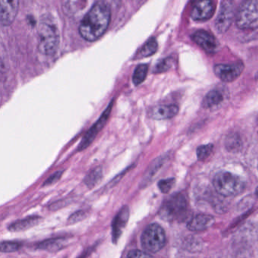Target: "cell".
<instances>
[{"mask_svg":"<svg viewBox=\"0 0 258 258\" xmlns=\"http://www.w3.org/2000/svg\"><path fill=\"white\" fill-rule=\"evenodd\" d=\"M178 112V107L175 104L156 106L151 109V117L156 120L171 119L174 117Z\"/></svg>","mask_w":258,"mask_h":258,"instance_id":"15","label":"cell"},{"mask_svg":"<svg viewBox=\"0 0 258 258\" xmlns=\"http://www.w3.org/2000/svg\"><path fill=\"white\" fill-rule=\"evenodd\" d=\"M172 65L173 58L168 57V58L164 59L156 65V68H154V73L160 74V73L166 72L171 68Z\"/></svg>","mask_w":258,"mask_h":258,"instance_id":"23","label":"cell"},{"mask_svg":"<svg viewBox=\"0 0 258 258\" xmlns=\"http://www.w3.org/2000/svg\"><path fill=\"white\" fill-rule=\"evenodd\" d=\"M224 99L222 94L218 90L211 91L204 97L202 101V106L204 108H212L215 106L219 105Z\"/></svg>","mask_w":258,"mask_h":258,"instance_id":"16","label":"cell"},{"mask_svg":"<svg viewBox=\"0 0 258 258\" xmlns=\"http://www.w3.org/2000/svg\"><path fill=\"white\" fill-rule=\"evenodd\" d=\"M214 146L212 144L201 145L197 149V156L199 160H204L209 157L211 153L213 151Z\"/></svg>","mask_w":258,"mask_h":258,"instance_id":"22","label":"cell"},{"mask_svg":"<svg viewBox=\"0 0 258 258\" xmlns=\"http://www.w3.org/2000/svg\"><path fill=\"white\" fill-rule=\"evenodd\" d=\"M255 194H256V196H257V197L258 198V187L257 188V189H256Z\"/></svg>","mask_w":258,"mask_h":258,"instance_id":"31","label":"cell"},{"mask_svg":"<svg viewBox=\"0 0 258 258\" xmlns=\"http://www.w3.org/2000/svg\"><path fill=\"white\" fill-rule=\"evenodd\" d=\"M127 258H154L148 253L139 251V250H133L130 251Z\"/></svg>","mask_w":258,"mask_h":258,"instance_id":"28","label":"cell"},{"mask_svg":"<svg viewBox=\"0 0 258 258\" xmlns=\"http://www.w3.org/2000/svg\"><path fill=\"white\" fill-rule=\"evenodd\" d=\"M101 1L105 2L107 3L109 6H115V5H118L120 3V0H101Z\"/></svg>","mask_w":258,"mask_h":258,"instance_id":"30","label":"cell"},{"mask_svg":"<svg viewBox=\"0 0 258 258\" xmlns=\"http://www.w3.org/2000/svg\"><path fill=\"white\" fill-rule=\"evenodd\" d=\"M215 223V218L209 215H198L192 218L187 224L191 231L199 232L207 230Z\"/></svg>","mask_w":258,"mask_h":258,"instance_id":"14","label":"cell"},{"mask_svg":"<svg viewBox=\"0 0 258 258\" xmlns=\"http://www.w3.org/2000/svg\"><path fill=\"white\" fill-rule=\"evenodd\" d=\"M187 212V201L182 194H176L170 197L162 205L159 215L168 221H180Z\"/></svg>","mask_w":258,"mask_h":258,"instance_id":"4","label":"cell"},{"mask_svg":"<svg viewBox=\"0 0 258 258\" xmlns=\"http://www.w3.org/2000/svg\"><path fill=\"white\" fill-rule=\"evenodd\" d=\"M80 217H83V212H77V213L74 214V215L71 216V219H72V222H74V221H80Z\"/></svg>","mask_w":258,"mask_h":258,"instance_id":"29","label":"cell"},{"mask_svg":"<svg viewBox=\"0 0 258 258\" xmlns=\"http://www.w3.org/2000/svg\"><path fill=\"white\" fill-rule=\"evenodd\" d=\"M19 0H1L0 20L3 26H9L15 21L18 14Z\"/></svg>","mask_w":258,"mask_h":258,"instance_id":"12","label":"cell"},{"mask_svg":"<svg viewBox=\"0 0 258 258\" xmlns=\"http://www.w3.org/2000/svg\"><path fill=\"white\" fill-rule=\"evenodd\" d=\"M39 220V218H38V217H31V218H27V219L17 221V222L14 223L11 225L9 230H12V231H21V230H27V229L36 225Z\"/></svg>","mask_w":258,"mask_h":258,"instance_id":"17","label":"cell"},{"mask_svg":"<svg viewBox=\"0 0 258 258\" xmlns=\"http://www.w3.org/2000/svg\"><path fill=\"white\" fill-rule=\"evenodd\" d=\"M214 186L218 194L224 197H233L242 194L245 189L243 180L228 171H220L214 177Z\"/></svg>","mask_w":258,"mask_h":258,"instance_id":"3","label":"cell"},{"mask_svg":"<svg viewBox=\"0 0 258 258\" xmlns=\"http://www.w3.org/2000/svg\"><path fill=\"white\" fill-rule=\"evenodd\" d=\"M114 100L111 101L110 104L108 106L106 110H105L104 113L101 115L98 120L89 128V130L86 132V135L83 137L82 139L81 142L79 144L78 150L79 151H82V150H85L87 148L92 141L95 139V137L97 136L98 133L101 132V129L104 128L106 125V122H107L108 119H109L111 113H112V107H113Z\"/></svg>","mask_w":258,"mask_h":258,"instance_id":"8","label":"cell"},{"mask_svg":"<svg viewBox=\"0 0 258 258\" xmlns=\"http://www.w3.org/2000/svg\"><path fill=\"white\" fill-rule=\"evenodd\" d=\"M165 158H159V159H156L150 165L149 168H148L146 173H145V175L144 176L142 183H147L148 180H151V179L156 175V173L159 171L163 164L165 163Z\"/></svg>","mask_w":258,"mask_h":258,"instance_id":"19","label":"cell"},{"mask_svg":"<svg viewBox=\"0 0 258 258\" xmlns=\"http://www.w3.org/2000/svg\"><path fill=\"white\" fill-rule=\"evenodd\" d=\"M39 51L45 55H53L59 45V32L54 20L50 15L41 18L38 27Z\"/></svg>","mask_w":258,"mask_h":258,"instance_id":"2","label":"cell"},{"mask_svg":"<svg viewBox=\"0 0 258 258\" xmlns=\"http://www.w3.org/2000/svg\"><path fill=\"white\" fill-rule=\"evenodd\" d=\"M239 143H240V140L239 137L237 135H232L227 140V147L228 148H232L231 150H234V149L239 147Z\"/></svg>","mask_w":258,"mask_h":258,"instance_id":"27","label":"cell"},{"mask_svg":"<svg viewBox=\"0 0 258 258\" xmlns=\"http://www.w3.org/2000/svg\"><path fill=\"white\" fill-rule=\"evenodd\" d=\"M62 174H63V171H56L55 174L50 176V177L44 182L43 186H50V185L54 184L56 182L59 181L61 177H62Z\"/></svg>","mask_w":258,"mask_h":258,"instance_id":"26","label":"cell"},{"mask_svg":"<svg viewBox=\"0 0 258 258\" xmlns=\"http://www.w3.org/2000/svg\"><path fill=\"white\" fill-rule=\"evenodd\" d=\"M235 15V3L233 0H222L219 15L215 21L218 33H224L228 30Z\"/></svg>","mask_w":258,"mask_h":258,"instance_id":"7","label":"cell"},{"mask_svg":"<svg viewBox=\"0 0 258 258\" xmlns=\"http://www.w3.org/2000/svg\"><path fill=\"white\" fill-rule=\"evenodd\" d=\"M174 183H175V179L174 178H168L160 180L159 183V189L163 194H168L172 189Z\"/></svg>","mask_w":258,"mask_h":258,"instance_id":"24","label":"cell"},{"mask_svg":"<svg viewBox=\"0 0 258 258\" xmlns=\"http://www.w3.org/2000/svg\"><path fill=\"white\" fill-rule=\"evenodd\" d=\"M236 25L242 30L258 28V0H245L238 9Z\"/></svg>","mask_w":258,"mask_h":258,"instance_id":"5","label":"cell"},{"mask_svg":"<svg viewBox=\"0 0 258 258\" xmlns=\"http://www.w3.org/2000/svg\"><path fill=\"white\" fill-rule=\"evenodd\" d=\"M192 40L206 52L215 53L218 48V42L213 35L204 30H198L192 36Z\"/></svg>","mask_w":258,"mask_h":258,"instance_id":"13","label":"cell"},{"mask_svg":"<svg viewBox=\"0 0 258 258\" xmlns=\"http://www.w3.org/2000/svg\"><path fill=\"white\" fill-rule=\"evenodd\" d=\"M157 41L154 38L150 39L141 48L139 52V57H147L152 55L157 51Z\"/></svg>","mask_w":258,"mask_h":258,"instance_id":"20","label":"cell"},{"mask_svg":"<svg viewBox=\"0 0 258 258\" xmlns=\"http://www.w3.org/2000/svg\"><path fill=\"white\" fill-rule=\"evenodd\" d=\"M215 13V5L212 0H198L191 12L192 19L204 21L210 19Z\"/></svg>","mask_w":258,"mask_h":258,"instance_id":"10","label":"cell"},{"mask_svg":"<svg viewBox=\"0 0 258 258\" xmlns=\"http://www.w3.org/2000/svg\"><path fill=\"white\" fill-rule=\"evenodd\" d=\"M102 178V170L101 167L94 168L86 175L84 182L89 188H92L99 183Z\"/></svg>","mask_w":258,"mask_h":258,"instance_id":"18","label":"cell"},{"mask_svg":"<svg viewBox=\"0 0 258 258\" xmlns=\"http://www.w3.org/2000/svg\"><path fill=\"white\" fill-rule=\"evenodd\" d=\"M141 242L142 248L147 252H158L166 243L165 230L159 224H150L142 233Z\"/></svg>","mask_w":258,"mask_h":258,"instance_id":"6","label":"cell"},{"mask_svg":"<svg viewBox=\"0 0 258 258\" xmlns=\"http://www.w3.org/2000/svg\"><path fill=\"white\" fill-rule=\"evenodd\" d=\"M111 20L110 6L105 2H97L88 11L80 23V35L89 42L99 39L109 27Z\"/></svg>","mask_w":258,"mask_h":258,"instance_id":"1","label":"cell"},{"mask_svg":"<svg viewBox=\"0 0 258 258\" xmlns=\"http://www.w3.org/2000/svg\"><path fill=\"white\" fill-rule=\"evenodd\" d=\"M148 66L147 64H140L135 70L133 76V82L135 86H139L143 83L148 74Z\"/></svg>","mask_w":258,"mask_h":258,"instance_id":"21","label":"cell"},{"mask_svg":"<svg viewBox=\"0 0 258 258\" xmlns=\"http://www.w3.org/2000/svg\"><path fill=\"white\" fill-rule=\"evenodd\" d=\"M92 0H62L64 12L71 18H80L86 15Z\"/></svg>","mask_w":258,"mask_h":258,"instance_id":"11","label":"cell"},{"mask_svg":"<svg viewBox=\"0 0 258 258\" xmlns=\"http://www.w3.org/2000/svg\"><path fill=\"white\" fill-rule=\"evenodd\" d=\"M242 62L230 63V64H217L215 66V74L220 80L227 83L235 81L243 72Z\"/></svg>","mask_w":258,"mask_h":258,"instance_id":"9","label":"cell"},{"mask_svg":"<svg viewBox=\"0 0 258 258\" xmlns=\"http://www.w3.org/2000/svg\"><path fill=\"white\" fill-rule=\"evenodd\" d=\"M20 245L18 242H3L1 243L2 252H13L19 249Z\"/></svg>","mask_w":258,"mask_h":258,"instance_id":"25","label":"cell"}]
</instances>
